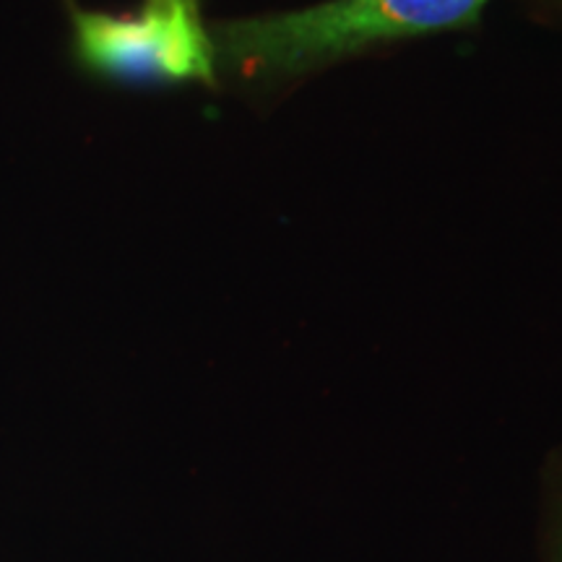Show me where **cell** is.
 <instances>
[{
	"label": "cell",
	"mask_w": 562,
	"mask_h": 562,
	"mask_svg": "<svg viewBox=\"0 0 562 562\" xmlns=\"http://www.w3.org/2000/svg\"><path fill=\"white\" fill-rule=\"evenodd\" d=\"M490 0H323L297 11L222 21L211 30L216 68L281 83L391 42L480 21Z\"/></svg>",
	"instance_id": "obj_1"
},
{
	"label": "cell",
	"mask_w": 562,
	"mask_h": 562,
	"mask_svg": "<svg viewBox=\"0 0 562 562\" xmlns=\"http://www.w3.org/2000/svg\"><path fill=\"white\" fill-rule=\"evenodd\" d=\"M76 53L108 79L216 83V47L199 0H144L131 13L74 9Z\"/></svg>",
	"instance_id": "obj_2"
},
{
	"label": "cell",
	"mask_w": 562,
	"mask_h": 562,
	"mask_svg": "<svg viewBox=\"0 0 562 562\" xmlns=\"http://www.w3.org/2000/svg\"><path fill=\"white\" fill-rule=\"evenodd\" d=\"M544 562H562V469L552 476L544 513Z\"/></svg>",
	"instance_id": "obj_3"
}]
</instances>
